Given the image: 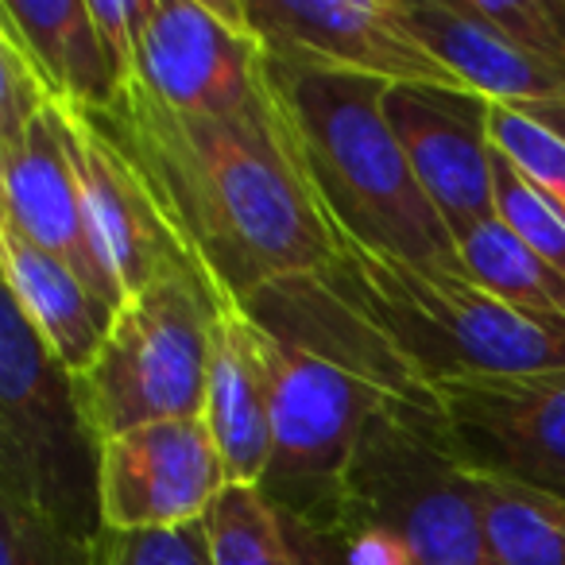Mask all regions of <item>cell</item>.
Segmentation results:
<instances>
[{
  "label": "cell",
  "mask_w": 565,
  "mask_h": 565,
  "mask_svg": "<svg viewBox=\"0 0 565 565\" xmlns=\"http://www.w3.org/2000/svg\"><path fill=\"white\" fill-rule=\"evenodd\" d=\"M434 399L472 472L565 500V369L438 380Z\"/></svg>",
  "instance_id": "obj_9"
},
{
  "label": "cell",
  "mask_w": 565,
  "mask_h": 565,
  "mask_svg": "<svg viewBox=\"0 0 565 565\" xmlns=\"http://www.w3.org/2000/svg\"><path fill=\"white\" fill-rule=\"evenodd\" d=\"M267 82L338 241L423 271L469 279L446 217L418 186L407 151L387 125L384 82L279 63L271 55Z\"/></svg>",
  "instance_id": "obj_2"
},
{
  "label": "cell",
  "mask_w": 565,
  "mask_h": 565,
  "mask_svg": "<svg viewBox=\"0 0 565 565\" xmlns=\"http://www.w3.org/2000/svg\"><path fill=\"white\" fill-rule=\"evenodd\" d=\"M51 105H55V94L35 71V63L20 51L17 40L0 35V136L20 132Z\"/></svg>",
  "instance_id": "obj_26"
},
{
  "label": "cell",
  "mask_w": 565,
  "mask_h": 565,
  "mask_svg": "<svg viewBox=\"0 0 565 565\" xmlns=\"http://www.w3.org/2000/svg\"><path fill=\"white\" fill-rule=\"evenodd\" d=\"M0 565H102V534H74L0 495Z\"/></svg>",
  "instance_id": "obj_22"
},
{
  "label": "cell",
  "mask_w": 565,
  "mask_h": 565,
  "mask_svg": "<svg viewBox=\"0 0 565 565\" xmlns=\"http://www.w3.org/2000/svg\"><path fill=\"white\" fill-rule=\"evenodd\" d=\"M465 275L488 295L534 318L565 322V275L550 267L500 217H488L457 233Z\"/></svg>",
  "instance_id": "obj_18"
},
{
  "label": "cell",
  "mask_w": 565,
  "mask_h": 565,
  "mask_svg": "<svg viewBox=\"0 0 565 565\" xmlns=\"http://www.w3.org/2000/svg\"><path fill=\"white\" fill-rule=\"evenodd\" d=\"M271 86V82H267ZM136 159L163 217L225 302H244L338 256L287 120L267 89L236 113H174L128 82L109 113H89Z\"/></svg>",
  "instance_id": "obj_1"
},
{
  "label": "cell",
  "mask_w": 565,
  "mask_h": 565,
  "mask_svg": "<svg viewBox=\"0 0 565 565\" xmlns=\"http://www.w3.org/2000/svg\"><path fill=\"white\" fill-rule=\"evenodd\" d=\"M225 488V461L202 415L163 418L102 441L97 495L105 531L202 523Z\"/></svg>",
  "instance_id": "obj_12"
},
{
  "label": "cell",
  "mask_w": 565,
  "mask_h": 565,
  "mask_svg": "<svg viewBox=\"0 0 565 565\" xmlns=\"http://www.w3.org/2000/svg\"><path fill=\"white\" fill-rule=\"evenodd\" d=\"M213 565H318L310 534L259 488L228 484L205 515Z\"/></svg>",
  "instance_id": "obj_20"
},
{
  "label": "cell",
  "mask_w": 565,
  "mask_h": 565,
  "mask_svg": "<svg viewBox=\"0 0 565 565\" xmlns=\"http://www.w3.org/2000/svg\"><path fill=\"white\" fill-rule=\"evenodd\" d=\"M94 24L102 32L105 47L113 55L120 82H132L136 74V51H140V28L148 17V0H89Z\"/></svg>",
  "instance_id": "obj_27"
},
{
  "label": "cell",
  "mask_w": 565,
  "mask_h": 565,
  "mask_svg": "<svg viewBox=\"0 0 565 565\" xmlns=\"http://www.w3.org/2000/svg\"><path fill=\"white\" fill-rule=\"evenodd\" d=\"M102 441L89 430L74 376L43 345L12 295L0 310V495L97 539Z\"/></svg>",
  "instance_id": "obj_6"
},
{
  "label": "cell",
  "mask_w": 565,
  "mask_h": 565,
  "mask_svg": "<svg viewBox=\"0 0 565 565\" xmlns=\"http://www.w3.org/2000/svg\"><path fill=\"white\" fill-rule=\"evenodd\" d=\"M0 221L63 264H71L105 302H113L109 282L86 236L78 174H74L63 140V105L58 102L35 120H28L20 132L0 136Z\"/></svg>",
  "instance_id": "obj_14"
},
{
  "label": "cell",
  "mask_w": 565,
  "mask_h": 565,
  "mask_svg": "<svg viewBox=\"0 0 565 565\" xmlns=\"http://www.w3.org/2000/svg\"><path fill=\"white\" fill-rule=\"evenodd\" d=\"M384 113L418 186L438 205L454 241L477 221L495 217L484 97L434 86H387Z\"/></svg>",
  "instance_id": "obj_13"
},
{
  "label": "cell",
  "mask_w": 565,
  "mask_h": 565,
  "mask_svg": "<svg viewBox=\"0 0 565 565\" xmlns=\"http://www.w3.org/2000/svg\"><path fill=\"white\" fill-rule=\"evenodd\" d=\"M102 565H213L205 519L174 531H102Z\"/></svg>",
  "instance_id": "obj_25"
},
{
  "label": "cell",
  "mask_w": 565,
  "mask_h": 565,
  "mask_svg": "<svg viewBox=\"0 0 565 565\" xmlns=\"http://www.w3.org/2000/svg\"><path fill=\"white\" fill-rule=\"evenodd\" d=\"M345 515L395 531L418 565H488L472 469L438 411L387 403L364 423L345 477Z\"/></svg>",
  "instance_id": "obj_7"
},
{
  "label": "cell",
  "mask_w": 565,
  "mask_h": 565,
  "mask_svg": "<svg viewBox=\"0 0 565 565\" xmlns=\"http://www.w3.org/2000/svg\"><path fill=\"white\" fill-rule=\"evenodd\" d=\"M132 86L174 113H236L267 97V51L241 0H148Z\"/></svg>",
  "instance_id": "obj_10"
},
{
  "label": "cell",
  "mask_w": 565,
  "mask_h": 565,
  "mask_svg": "<svg viewBox=\"0 0 565 565\" xmlns=\"http://www.w3.org/2000/svg\"><path fill=\"white\" fill-rule=\"evenodd\" d=\"M0 264H4V295L17 299L28 322L40 330L43 345L74 380L86 376L109 341L117 307L63 264L43 252L24 233L0 221Z\"/></svg>",
  "instance_id": "obj_16"
},
{
  "label": "cell",
  "mask_w": 565,
  "mask_h": 565,
  "mask_svg": "<svg viewBox=\"0 0 565 565\" xmlns=\"http://www.w3.org/2000/svg\"><path fill=\"white\" fill-rule=\"evenodd\" d=\"M259 330L271 387V465L259 492L310 534L345 519V477L364 423L387 392L318 341Z\"/></svg>",
  "instance_id": "obj_5"
},
{
  "label": "cell",
  "mask_w": 565,
  "mask_h": 565,
  "mask_svg": "<svg viewBox=\"0 0 565 565\" xmlns=\"http://www.w3.org/2000/svg\"><path fill=\"white\" fill-rule=\"evenodd\" d=\"M63 140L78 174L89 248L117 307L143 291L163 267L194 259L163 217L151 182L102 120L63 105Z\"/></svg>",
  "instance_id": "obj_11"
},
{
  "label": "cell",
  "mask_w": 565,
  "mask_h": 565,
  "mask_svg": "<svg viewBox=\"0 0 565 565\" xmlns=\"http://www.w3.org/2000/svg\"><path fill=\"white\" fill-rule=\"evenodd\" d=\"M488 132L492 143L542 190L565 202V140L550 132L546 125L531 120L526 113H515L508 105L488 102Z\"/></svg>",
  "instance_id": "obj_24"
},
{
  "label": "cell",
  "mask_w": 565,
  "mask_h": 565,
  "mask_svg": "<svg viewBox=\"0 0 565 565\" xmlns=\"http://www.w3.org/2000/svg\"><path fill=\"white\" fill-rule=\"evenodd\" d=\"M0 35L20 43L58 105L109 113L125 94L89 0H0Z\"/></svg>",
  "instance_id": "obj_17"
},
{
  "label": "cell",
  "mask_w": 565,
  "mask_h": 565,
  "mask_svg": "<svg viewBox=\"0 0 565 565\" xmlns=\"http://www.w3.org/2000/svg\"><path fill=\"white\" fill-rule=\"evenodd\" d=\"M326 275L430 387L480 372L565 369V322L523 315L461 275L423 271L349 241H338Z\"/></svg>",
  "instance_id": "obj_3"
},
{
  "label": "cell",
  "mask_w": 565,
  "mask_h": 565,
  "mask_svg": "<svg viewBox=\"0 0 565 565\" xmlns=\"http://www.w3.org/2000/svg\"><path fill=\"white\" fill-rule=\"evenodd\" d=\"M488 565H565V500L472 472Z\"/></svg>",
  "instance_id": "obj_19"
},
{
  "label": "cell",
  "mask_w": 565,
  "mask_h": 565,
  "mask_svg": "<svg viewBox=\"0 0 565 565\" xmlns=\"http://www.w3.org/2000/svg\"><path fill=\"white\" fill-rule=\"evenodd\" d=\"M202 418L225 461L228 484L259 488L271 465V387L248 310L225 302L213 322Z\"/></svg>",
  "instance_id": "obj_15"
},
{
  "label": "cell",
  "mask_w": 565,
  "mask_h": 565,
  "mask_svg": "<svg viewBox=\"0 0 565 565\" xmlns=\"http://www.w3.org/2000/svg\"><path fill=\"white\" fill-rule=\"evenodd\" d=\"M244 24L279 63L356 74L384 86L472 94L415 32L403 0H241Z\"/></svg>",
  "instance_id": "obj_8"
},
{
  "label": "cell",
  "mask_w": 565,
  "mask_h": 565,
  "mask_svg": "<svg viewBox=\"0 0 565 565\" xmlns=\"http://www.w3.org/2000/svg\"><path fill=\"white\" fill-rule=\"evenodd\" d=\"M492 205L495 217L526 241L550 267L565 275V202L526 179L492 143Z\"/></svg>",
  "instance_id": "obj_21"
},
{
  "label": "cell",
  "mask_w": 565,
  "mask_h": 565,
  "mask_svg": "<svg viewBox=\"0 0 565 565\" xmlns=\"http://www.w3.org/2000/svg\"><path fill=\"white\" fill-rule=\"evenodd\" d=\"M225 299L194 259L163 267L117 307L109 341L74 380L97 441L205 407L213 322Z\"/></svg>",
  "instance_id": "obj_4"
},
{
  "label": "cell",
  "mask_w": 565,
  "mask_h": 565,
  "mask_svg": "<svg viewBox=\"0 0 565 565\" xmlns=\"http://www.w3.org/2000/svg\"><path fill=\"white\" fill-rule=\"evenodd\" d=\"M469 9L519 51L565 74V0H469Z\"/></svg>",
  "instance_id": "obj_23"
}]
</instances>
